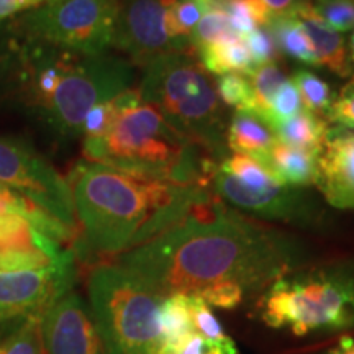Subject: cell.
Segmentation results:
<instances>
[{"label":"cell","instance_id":"8992f818","mask_svg":"<svg viewBox=\"0 0 354 354\" xmlns=\"http://www.w3.org/2000/svg\"><path fill=\"white\" fill-rule=\"evenodd\" d=\"M259 317L295 336L354 331V259L333 261L281 277L264 290Z\"/></svg>","mask_w":354,"mask_h":354},{"label":"cell","instance_id":"8fae6325","mask_svg":"<svg viewBox=\"0 0 354 354\" xmlns=\"http://www.w3.org/2000/svg\"><path fill=\"white\" fill-rule=\"evenodd\" d=\"M76 254L37 271H0V323L43 315L73 289Z\"/></svg>","mask_w":354,"mask_h":354},{"label":"cell","instance_id":"ffe728a7","mask_svg":"<svg viewBox=\"0 0 354 354\" xmlns=\"http://www.w3.org/2000/svg\"><path fill=\"white\" fill-rule=\"evenodd\" d=\"M266 28L271 32L276 46L287 56L294 57L299 63L313 66V68L320 66L315 48L295 13L272 15Z\"/></svg>","mask_w":354,"mask_h":354},{"label":"cell","instance_id":"44dd1931","mask_svg":"<svg viewBox=\"0 0 354 354\" xmlns=\"http://www.w3.org/2000/svg\"><path fill=\"white\" fill-rule=\"evenodd\" d=\"M248 79H250L251 92H253L250 112L256 113L264 120L279 88L287 82L286 74L276 63H266L256 66Z\"/></svg>","mask_w":354,"mask_h":354},{"label":"cell","instance_id":"6da1fadb","mask_svg":"<svg viewBox=\"0 0 354 354\" xmlns=\"http://www.w3.org/2000/svg\"><path fill=\"white\" fill-rule=\"evenodd\" d=\"M305 261L302 241L245 218L215 196L165 233L122 253L117 264L166 299L220 284L253 294L297 271Z\"/></svg>","mask_w":354,"mask_h":354},{"label":"cell","instance_id":"484cf974","mask_svg":"<svg viewBox=\"0 0 354 354\" xmlns=\"http://www.w3.org/2000/svg\"><path fill=\"white\" fill-rule=\"evenodd\" d=\"M220 171L227 172V174L236 177L240 183H243L251 189H263L268 185L279 184L274 176L266 167L256 161L254 158L245 156V154H233L227 156L218 166ZM281 185V184H279Z\"/></svg>","mask_w":354,"mask_h":354},{"label":"cell","instance_id":"7c38bea8","mask_svg":"<svg viewBox=\"0 0 354 354\" xmlns=\"http://www.w3.org/2000/svg\"><path fill=\"white\" fill-rule=\"evenodd\" d=\"M174 3L176 0H118L112 46L140 66L176 51L166 32V10Z\"/></svg>","mask_w":354,"mask_h":354},{"label":"cell","instance_id":"7a4b0ae2","mask_svg":"<svg viewBox=\"0 0 354 354\" xmlns=\"http://www.w3.org/2000/svg\"><path fill=\"white\" fill-rule=\"evenodd\" d=\"M68 183L84 246L100 254L145 245L215 197L202 185L146 179L87 159L74 166Z\"/></svg>","mask_w":354,"mask_h":354},{"label":"cell","instance_id":"d590c367","mask_svg":"<svg viewBox=\"0 0 354 354\" xmlns=\"http://www.w3.org/2000/svg\"><path fill=\"white\" fill-rule=\"evenodd\" d=\"M323 354H354V336L344 335L335 344H331L326 351H323Z\"/></svg>","mask_w":354,"mask_h":354},{"label":"cell","instance_id":"f546056e","mask_svg":"<svg viewBox=\"0 0 354 354\" xmlns=\"http://www.w3.org/2000/svg\"><path fill=\"white\" fill-rule=\"evenodd\" d=\"M216 92L225 105L234 107L236 110H250L253 92L248 76L243 74H225L218 77Z\"/></svg>","mask_w":354,"mask_h":354},{"label":"cell","instance_id":"74e56055","mask_svg":"<svg viewBox=\"0 0 354 354\" xmlns=\"http://www.w3.org/2000/svg\"><path fill=\"white\" fill-rule=\"evenodd\" d=\"M21 2V7H24V10H30V8H38L44 6V3H48L50 0H20Z\"/></svg>","mask_w":354,"mask_h":354},{"label":"cell","instance_id":"1f68e13d","mask_svg":"<svg viewBox=\"0 0 354 354\" xmlns=\"http://www.w3.org/2000/svg\"><path fill=\"white\" fill-rule=\"evenodd\" d=\"M325 117L326 122L333 123L342 130H354V76L335 97Z\"/></svg>","mask_w":354,"mask_h":354},{"label":"cell","instance_id":"8d00e7d4","mask_svg":"<svg viewBox=\"0 0 354 354\" xmlns=\"http://www.w3.org/2000/svg\"><path fill=\"white\" fill-rule=\"evenodd\" d=\"M19 12H24L20 0H0V21Z\"/></svg>","mask_w":354,"mask_h":354},{"label":"cell","instance_id":"d6a6232c","mask_svg":"<svg viewBox=\"0 0 354 354\" xmlns=\"http://www.w3.org/2000/svg\"><path fill=\"white\" fill-rule=\"evenodd\" d=\"M245 39L250 55L253 57L254 66H261L266 63H274V57H276L277 46L274 41L271 32H269L266 26H258L253 32H250Z\"/></svg>","mask_w":354,"mask_h":354},{"label":"cell","instance_id":"7402d4cb","mask_svg":"<svg viewBox=\"0 0 354 354\" xmlns=\"http://www.w3.org/2000/svg\"><path fill=\"white\" fill-rule=\"evenodd\" d=\"M292 82H294L295 88L299 91L304 109H307L317 115H326L336 97L328 82L323 81L322 77H318L312 71L300 68L294 71Z\"/></svg>","mask_w":354,"mask_h":354},{"label":"cell","instance_id":"3957f363","mask_svg":"<svg viewBox=\"0 0 354 354\" xmlns=\"http://www.w3.org/2000/svg\"><path fill=\"white\" fill-rule=\"evenodd\" d=\"M17 61L20 97L64 136L82 135L88 110L131 88L135 77L123 57L81 55L32 38H25Z\"/></svg>","mask_w":354,"mask_h":354},{"label":"cell","instance_id":"9a60e30c","mask_svg":"<svg viewBox=\"0 0 354 354\" xmlns=\"http://www.w3.org/2000/svg\"><path fill=\"white\" fill-rule=\"evenodd\" d=\"M295 15L299 17L300 24H302L310 41L315 48L320 66L328 68L338 77H351L353 64L351 59H349L346 43H344L342 35L323 24V20L313 10L312 2L304 3L295 12Z\"/></svg>","mask_w":354,"mask_h":354},{"label":"cell","instance_id":"836d02e7","mask_svg":"<svg viewBox=\"0 0 354 354\" xmlns=\"http://www.w3.org/2000/svg\"><path fill=\"white\" fill-rule=\"evenodd\" d=\"M197 297H201L207 305H214L218 308H234L238 307L245 299V292L241 287L234 284H220L209 287V289L198 292L196 294Z\"/></svg>","mask_w":354,"mask_h":354},{"label":"cell","instance_id":"e0dca14e","mask_svg":"<svg viewBox=\"0 0 354 354\" xmlns=\"http://www.w3.org/2000/svg\"><path fill=\"white\" fill-rule=\"evenodd\" d=\"M277 143L274 131L263 118L250 110H236L227 127V148L261 161Z\"/></svg>","mask_w":354,"mask_h":354},{"label":"cell","instance_id":"30bf717a","mask_svg":"<svg viewBox=\"0 0 354 354\" xmlns=\"http://www.w3.org/2000/svg\"><path fill=\"white\" fill-rule=\"evenodd\" d=\"M212 183L216 197L263 218L281 220L300 227H313L320 221V202L305 187L274 184L263 189H251L220 169L215 172Z\"/></svg>","mask_w":354,"mask_h":354},{"label":"cell","instance_id":"f35d334b","mask_svg":"<svg viewBox=\"0 0 354 354\" xmlns=\"http://www.w3.org/2000/svg\"><path fill=\"white\" fill-rule=\"evenodd\" d=\"M349 59H351V64L354 66V32L351 35V39H349Z\"/></svg>","mask_w":354,"mask_h":354},{"label":"cell","instance_id":"f1b7e54d","mask_svg":"<svg viewBox=\"0 0 354 354\" xmlns=\"http://www.w3.org/2000/svg\"><path fill=\"white\" fill-rule=\"evenodd\" d=\"M302 100H300L299 91L295 88L294 82L287 79V82L279 88V92L274 97L269 112L266 115L264 122L268 123L269 128L274 130L282 123L290 120L294 115H297L302 110Z\"/></svg>","mask_w":354,"mask_h":354},{"label":"cell","instance_id":"52a82bcc","mask_svg":"<svg viewBox=\"0 0 354 354\" xmlns=\"http://www.w3.org/2000/svg\"><path fill=\"white\" fill-rule=\"evenodd\" d=\"M92 315L107 354H158L162 297L118 264H100L88 276Z\"/></svg>","mask_w":354,"mask_h":354},{"label":"cell","instance_id":"603a6c76","mask_svg":"<svg viewBox=\"0 0 354 354\" xmlns=\"http://www.w3.org/2000/svg\"><path fill=\"white\" fill-rule=\"evenodd\" d=\"M41 317L21 318V323L7 336L0 338V354H46L43 343Z\"/></svg>","mask_w":354,"mask_h":354},{"label":"cell","instance_id":"ac0fdd59","mask_svg":"<svg viewBox=\"0 0 354 354\" xmlns=\"http://www.w3.org/2000/svg\"><path fill=\"white\" fill-rule=\"evenodd\" d=\"M272 131L277 143L320 154L330 135V127L326 118L302 109L290 120L274 128Z\"/></svg>","mask_w":354,"mask_h":354},{"label":"cell","instance_id":"5b68a950","mask_svg":"<svg viewBox=\"0 0 354 354\" xmlns=\"http://www.w3.org/2000/svg\"><path fill=\"white\" fill-rule=\"evenodd\" d=\"M140 94L143 104L156 107L177 133L205 149L218 166L227 158L223 105L192 50L165 53L145 64Z\"/></svg>","mask_w":354,"mask_h":354},{"label":"cell","instance_id":"4316f807","mask_svg":"<svg viewBox=\"0 0 354 354\" xmlns=\"http://www.w3.org/2000/svg\"><path fill=\"white\" fill-rule=\"evenodd\" d=\"M187 297H189L190 318H192L196 333L202 335L203 338H207L209 342H214V343H220V344L233 343V339L225 333L223 328H221L218 318H216L214 315V312L210 310V305H207L201 297H197V295H187Z\"/></svg>","mask_w":354,"mask_h":354},{"label":"cell","instance_id":"ab89813d","mask_svg":"<svg viewBox=\"0 0 354 354\" xmlns=\"http://www.w3.org/2000/svg\"><path fill=\"white\" fill-rule=\"evenodd\" d=\"M223 2H228V0H223Z\"/></svg>","mask_w":354,"mask_h":354},{"label":"cell","instance_id":"2e32d148","mask_svg":"<svg viewBox=\"0 0 354 354\" xmlns=\"http://www.w3.org/2000/svg\"><path fill=\"white\" fill-rule=\"evenodd\" d=\"M318 156V153L276 143L259 162L281 185L308 187L315 185Z\"/></svg>","mask_w":354,"mask_h":354},{"label":"cell","instance_id":"ba28073f","mask_svg":"<svg viewBox=\"0 0 354 354\" xmlns=\"http://www.w3.org/2000/svg\"><path fill=\"white\" fill-rule=\"evenodd\" d=\"M118 0H50L17 24L25 38L81 55H104L112 46Z\"/></svg>","mask_w":354,"mask_h":354},{"label":"cell","instance_id":"d6986e66","mask_svg":"<svg viewBox=\"0 0 354 354\" xmlns=\"http://www.w3.org/2000/svg\"><path fill=\"white\" fill-rule=\"evenodd\" d=\"M197 57L207 73L218 77L225 74L250 76L256 68L243 38L223 39V41L209 44L197 53Z\"/></svg>","mask_w":354,"mask_h":354},{"label":"cell","instance_id":"83f0119b","mask_svg":"<svg viewBox=\"0 0 354 354\" xmlns=\"http://www.w3.org/2000/svg\"><path fill=\"white\" fill-rule=\"evenodd\" d=\"M312 6L323 24L335 32L354 30V0H315Z\"/></svg>","mask_w":354,"mask_h":354},{"label":"cell","instance_id":"d4e9b609","mask_svg":"<svg viewBox=\"0 0 354 354\" xmlns=\"http://www.w3.org/2000/svg\"><path fill=\"white\" fill-rule=\"evenodd\" d=\"M232 38L241 37H238L236 32L232 28V25H230L227 12H225L223 8L210 10L203 13V17L198 20L196 28L190 33V50L197 55L198 51L203 50L205 46H209V44Z\"/></svg>","mask_w":354,"mask_h":354},{"label":"cell","instance_id":"cb8c5ba5","mask_svg":"<svg viewBox=\"0 0 354 354\" xmlns=\"http://www.w3.org/2000/svg\"><path fill=\"white\" fill-rule=\"evenodd\" d=\"M223 10L238 37H246L258 26H268L272 17L263 0H228L223 2Z\"/></svg>","mask_w":354,"mask_h":354},{"label":"cell","instance_id":"e575fe53","mask_svg":"<svg viewBox=\"0 0 354 354\" xmlns=\"http://www.w3.org/2000/svg\"><path fill=\"white\" fill-rule=\"evenodd\" d=\"M177 354H238V349L234 346V343L220 344L209 342L202 335L194 331Z\"/></svg>","mask_w":354,"mask_h":354},{"label":"cell","instance_id":"9c48e42d","mask_svg":"<svg viewBox=\"0 0 354 354\" xmlns=\"http://www.w3.org/2000/svg\"><path fill=\"white\" fill-rule=\"evenodd\" d=\"M0 183L77 232L68 179L57 174L50 162L24 141L0 136Z\"/></svg>","mask_w":354,"mask_h":354},{"label":"cell","instance_id":"4dcf8cb0","mask_svg":"<svg viewBox=\"0 0 354 354\" xmlns=\"http://www.w3.org/2000/svg\"><path fill=\"white\" fill-rule=\"evenodd\" d=\"M118 115H120V110H118L113 99L94 105V107L88 110L86 120H84V143H91V141L104 138L107 135V131L112 128L115 118Z\"/></svg>","mask_w":354,"mask_h":354},{"label":"cell","instance_id":"277c9868","mask_svg":"<svg viewBox=\"0 0 354 354\" xmlns=\"http://www.w3.org/2000/svg\"><path fill=\"white\" fill-rule=\"evenodd\" d=\"M84 158L127 174L202 187L218 171L205 149L177 133L149 104L122 112L104 138L84 143Z\"/></svg>","mask_w":354,"mask_h":354},{"label":"cell","instance_id":"5bb4252c","mask_svg":"<svg viewBox=\"0 0 354 354\" xmlns=\"http://www.w3.org/2000/svg\"><path fill=\"white\" fill-rule=\"evenodd\" d=\"M315 185L326 203L354 210V133L330 130L317 162Z\"/></svg>","mask_w":354,"mask_h":354},{"label":"cell","instance_id":"4fadbf2b","mask_svg":"<svg viewBox=\"0 0 354 354\" xmlns=\"http://www.w3.org/2000/svg\"><path fill=\"white\" fill-rule=\"evenodd\" d=\"M46 354H107L84 300L71 290L41 317Z\"/></svg>","mask_w":354,"mask_h":354}]
</instances>
